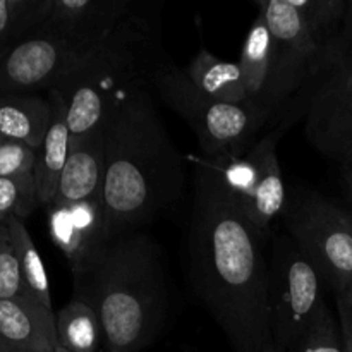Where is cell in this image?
Listing matches in <instances>:
<instances>
[{
	"label": "cell",
	"instance_id": "603a6c76",
	"mask_svg": "<svg viewBox=\"0 0 352 352\" xmlns=\"http://www.w3.org/2000/svg\"><path fill=\"white\" fill-rule=\"evenodd\" d=\"M31 298L21 275L19 260L10 239L9 227L0 222V299Z\"/></svg>",
	"mask_w": 352,
	"mask_h": 352
},
{
	"label": "cell",
	"instance_id": "3957f363",
	"mask_svg": "<svg viewBox=\"0 0 352 352\" xmlns=\"http://www.w3.org/2000/svg\"><path fill=\"white\" fill-rule=\"evenodd\" d=\"M74 285V298L98 315L107 351L138 352L160 333L167 316V277L160 248L146 234L110 241Z\"/></svg>",
	"mask_w": 352,
	"mask_h": 352
},
{
	"label": "cell",
	"instance_id": "484cf974",
	"mask_svg": "<svg viewBox=\"0 0 352 352\" xmlns=\"http://www.w3.org/2000/svg\"><path fill=\"white\" fill-rule=\"evenodd\" d=\"M336 299L344 347H346V352H352V292L336 294Z\"/></svg>",
	"mask_w": 352,
	"mask_h": 352
},
{
	"label": "cell",
	"instance_id": "8992f818",
	"mask_svg": "<svg viewBox=\"0 0 352 352\" xmlns=\"http://www.w3.org/2000/svg\"><path fill=\"white\" fill-rule=\"evenodd\" d=\"M280 217L287 236L333 292H352L351 213L318 192L296 189Z\"/></svg>",
	"mask_w": 352,
	"mask_h": 352
},
{
	"label": "cell",
	"instance_id": "4fadbf2b",
	"mask_svg": "<svg viewBox=\"0 0 352 352\" xmlns=\"http://www.w3.org/2000/svg\"><path fill=\"white\" fill-rule=\"evenodd\" d=\"M0 347L17 352H55V313L33 298L0 299Z\"/></svg>",
	"mask_w": 352,
	"mask_h": 352
},
{
	"label": "cell",
	"instance_id": "ba28073f",
	"mask_svg": "<svg viewBox=\"0 0 352 352\" xmlns=\"http://www.w3.org/2000/svg\"><path fill=\"white\" fill-rule=\"evenodd\" d=\"M280 136L282 127H278L261 141H256L243 157L210 160L220 172L244 215L263 234L282 215L287 203L289 192L277 155Z\"/></svg>",
	"mask_w": 352,
	"mask_h": 352
},
{
	"label": "cell",
	"instance_id": "83f0119b",
	"mask_svg": "<svg viewBox=\"0 0 352 352\" xmlns=\"http://www.w3.org/2000/svg\"><path fill=\"white\" fill-rule=\"evenodd\" d=\"M347 184H349V189L352 192V168L349 170V174H347Z\"/></svg>",
	"mask_w": 352,
	"mask_h": 352
},
{
	"label": "cell",
	"instance_id": "d6986e66",
	"mask_svg": "<svg viewBox=\"0 0 352 352\" xmlns=\"http://www.w3.org/2000/svg\"><path fill=\"white\" fill-rule=\"evenodd\" d=\"M6 223L9 227L10 239H12L17 260H19L21 275H23L28 292L34 301L54 311L47 270H45L43 260H41L40 253H38L36 246H34L30 232H28L26 223L19 219H9L6 220Z\"/></svg>",
	"mask_w": 352,
	"mask_h": 352
},
{
	"label": "cell",
	"instance_id": "9a60e30c",
	"mask_svg": "<svg viewBox=\"0 0 352 352\" xmlns=\"http://www.w3.org/2000/svg\"><path fill=\"white\" fill-rule=\"evenodd\" d=\"M48 100L52 105V119L45 134L43 144L36 155L34 167V181H36L38 199L40 206L54 205L57 196L58 182L67 162L71 150V133L67 127V102L60 89L48 91Z\"/></svg>",
	"mask_w": 352,
	"mask_h": 352
},
{
	"label": "cell",
	"instance_id": "e0dca14e",
	"mask_svg": "<svg viewBox=\"0 0 352 352\" xmlns=\"http://www.w3.org/2000/svg\"><path fill=\"white\" fill-rule=\"evenodd\" d=\"M52 119L50 100L40 95H0V141L40 150Z\"/></svg>",
	"mask_w": 352,
	"mask_h": 352
},
{
	"label": "cell",
	"instance_id": "4316f807",
	"mask_svg": "<svg viewBox=\"0 0 352 352\" xmlns=\"http://www.w3.org/2000/svg\"><path fill=\"white\" fill-rule=\"evenodd\" d=\"M263 352H285V351H282L280 347H277V346H275V344H272V346H268Z\"/></svg>",
	"mask_w": 352,
	"mask_h": 352
},
{
	"label": "cell",
	"instance_id": "30bf717a",
	"mask_svg": "<svg viewBox=\"0 0 352 352\" xmlns=\"http://www.w3.org/2000/svg\"><path fill=\"white\" fill-rule=\"evenodd\" d=\"M306 136L327 158L352 165V69H333L315 82Z\"/></svg>",
	"mask_w": 352,
	"mask_h": 352
},
{
	"label": "cell",
	"instance_id": "5bb4252c",
	"mask_svg": "<svg viewBox=\"0 0 352 352\" xmlns=\"http://www.w3.org/2000/svg\"><path fill=\"white\" fill-rule=\"evenodd\" d=\"M103 175H105V138L102 129L82 141L71 143L54 205H74L88 199L102 198Z\"/></svg>",
	"mask_w": 352,
	"mask_h": 352
},
{
	"label": "cell",
	"instance_id": "5b68a950",
	"mask_svg": "<svg viewBox=\"0 0 352 352\" xmlns=\"http://www.w3.org/2000/svg\"><path fill=\"white\" fill-rule=\"evenodd\" d=\"M150 85L162 102L191 127L208 160L243 157L253 146L258 131L267 124L246 107L217 102L206 96L182 69L158 65L151 74Z\"/></svg>",
	"mask_w": 352,
	"mask_h": 352
},
{
	"label": "cell",
	"instance_id": "f1b7e54d",
	"mask_svg": "<svg viewBox=\"0 0 352 352\" xmlns=\"http://www.w3.org/2000/svg\"><path fill=\"white\" fill-rule=\"evenodd\" d=\"M55 352H71V351L64 349V347H62V346H58V344H57V347H55Z\"/></svg>",
	"mask_w": 352,
	"mask_h": 352
},
{
	"label": "cell",
	"instance_id": "52a82bcc",
	"mask_svg": "<svg viewBox=\"0 0 352 352\" xmlns=\"http://www.w3.org/2000/svg\"><path fill=\"white\" fill-rule=\"evenodd\" d=\"M322 277L291 237H278L268 254V309L272 339L292 351L323 305Z\"/></svg>",
	"mask_w": 352,
	"mask_h": 352
},
{
	"label": "cell",
	"instance_id": "ac0fdd59",
	"mask_svg": "<svg viewBox=\"0 0 352 352\" xmlns=\"http://www.w3.org/2000/svg\"><path fill=\"white\" fill-rule=\"evenodd\" d=\"M57 344L71 352H96L102 340V325L95 309L74 298L55 313Z\"/></svg>",
	"mask_w": 352,
	"mask_h": 352
},
{
	"label": "cell",
	"instance_id": "9c48e42d",
	"mask_svg": "<svg viewBox=\"0 0 352 352\" xmlns=\"http://www.w3.org/2000/svg\"><path fill=\"white\" fill-rule=\"evenodd\" d=\"M86 58L58 38L33 33L0 58V95L65 91L85 72Z\"/></svg>",
	"mask_w": 352,
	"mask_h": 352
},
{
	"label": "cell",
	"instance_id": "ffe728a7",
	"mask_svg": "<svg viewBox=\"0 0 352 352\" xmlns=\"http://www.w3.org/2000/svg\"><path fill=\"white\" fill-rule=\"evenodd\" d=\"M45 6L47 0H0V58L36 31Z\"/></svg>",
	"mask_w": 352,
	"mask_h": 352
},
{
	"label": "cell",
	"instance_id": "277c9868",
	"mask_svg": "<svg viewBox=\"0 0 352 352\" xmlns=\"http://www.w3.org/2000/svg\"><path fill=\"white\" fill-rule=\"evenodd\" d=\"M256 7L274 38L284 105L302 86L332 71V48L347 0H258Z\"/></svg>",
	"mask_w": 352,
	"mask_h": 352
},
{
	"label": "cell",
	"instance_id": "7402d4cb",
	"mask_svg": "<svg viewBox=\"0 0 352 352\" xmlns=\"http://www.w3.org/2000/svg\"><path fill=\"white\" fill-rule=\"evenodd\" d=\"M296 352H346L342 332L333 320L332 311L323 302L308 330L299 340Z\"/></svg>",
	"mask_w": 352,
	"mask_h": 352
},
{
	"label": "cell",
	"instance_id": "7c38bea8",
	"mask_svg": "<svg viewBox=\"0 0 352 352\" xmlns=\"http://www.w3.org/2000/svg\"><path fill=\"white\" fill-rule=\"evenodd\" d=\"M239 65L251 105L258 116L268 120L282 105L278 98L275 43L261 14L254 17L244 38Z\"/></svg>",
	"mask_w": 352,
	"mask_h": 352
},
{
	"label": "cell",
	"instance_id": "7a4b0ae2",
	"mask_svg": "<svg viewBox=\"0 0 352 352\" xmlns=\"http://www.w3.org/2000/svg\"><path fill=\"white\" fill-rule=\"evenodd\" d=\"M102 201L109 241L157 220L184 191V162L143 86L120 95L103 126Z\"/></svg>",
	"mask_w": 352,
	"mask_h": 352
},
{
	"label": "cell",
	"instance_id": "44dd1931",
	"mask_svg": "<svg viewBox=\"0 0 352 352\" xmlns=\"http://www.w3.org/2000/svg\"><path fill=\"white\" fill-rule=\"evenodd\" d=\"M40 206L34 177H0V222L26 220Z\"/></svg>",
	"mask_w": 352,
	"mask_h": 352
},
{
	"label": "cell",
	"instance_id": "8fae6325",
	"mask_svg": "<svg viewBox=\"0 0 352 352\" xmlns=\"http://www.w3.org/2000/svg\"><path fill=\"white\" fill-rule=\"evenodd\" d=\"M47 210L52 241L64 253L72 277L78 280L110 243L102 198L74 205H52Z\"/></svg>",
	"mask_w": 352,
	"mask_h": 352
},
{
	"label": "cell",
	"instance_id": "f546056e",
	"mask_svg": "<svg viewBox=\"0 0 352 352\" xmlns=\"http://www.w3.org/2000/svg\"><path fill=\"white\" fill-rule=\"evenodd\" d=\"M0 352H17V351H10V349H6V347H0Z\"/></svg>",
	"mask_w": 352,
	"mask_h": 352
},
{
	"label": "cell",
	"instance_id": "cb8c5ba5",
	"mask_svg": "<svg viewBox=\"0 0 352 352\" xmlns=\"http://www.w3.org/2000/svg\"><path fill=\"white\" fill-rule=\"evenodd\" d=\"M38 150L19 141H0V177H34Z\"/></svg>",
	"mask_w": 352,
	"mask_h": 352
},
{
	"label": "cell",
	"instance_id": "2e32d148",
	"mask_svg": "<svg viewBox=\"0 0 352 352\" xmlns=\"http://www.w3.org/2000/svg\"><path fill=\"white\" fill-rule=\"evenodd\" d=\"M184 72L191 79L192 85L210 98L222 103H230V105L246 107L256 113V110L251 105L239 62L234 64V62L220 60L212 52L201 48L192 57Z\"/></svg>",
	"mask_w": 352,
	"mask_h": 352
},
{
	"label": "cell",
	"instance_id": "d4e9b609",
	"mask_svg": "<svg viewBox=\"0 0 352 352\" xmlns=\"http://www.w3.org/2000/svg\"><path fill=\"white\" fill-rule=\"evenodd\" d=\"M333 69H352V0H347L346 16L332 48Z\"/></svg>",
	"mask_w": 352,
	"mask_h": 352
},
{
	"label": "cell",
	"instance_id": "4dcf8cb0",
	"mask_svg": "<svg viewBox=\"0 0 352 352\" xmlns=\"http://www.w3.org/2000/svg\"><path fill=\"white\" fill-rule=\"evenodd\" d=\"M105 352H116V351H105Z\"/></svg>",
	"mask_w": 352,
	"mask_h": 352
},
{
	"label": "cell",
	"instance_id": "6da1fadb",
	"mask_svg": "<svg viewBox=\"0 0 352 352\" xmlns=\"http://www.w3.org/2000/svg\"><path fill=\"white\" fill-rule=\"evenodd\" d=\"M265 237L244 215L215 165L196 162L188 226L191 278L234 352H263L274 344Z\"/></svg>",
	"mask_w": 352,
	"mask_h": 352
}]
</instances>
